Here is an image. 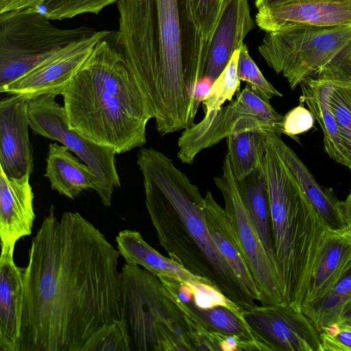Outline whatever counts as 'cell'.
<instances>
[{"label":"cell","instance_id":"d590c367","mask_svg":"<svg viewBox=\"0 0 351 351\" xmlns=\"http://www.w3.org/2000/svg\"><path fill=\"white\" fill-rule=\"evenodd\" d=\"M314 123L315 118L311 112L301 103L284 116L282 134L296 139L297 135L312 129Z\"/></svg>","mask_w":351,"mask_h":351},{"label":"cell","instance_id":"836d02e7","mask_svg":"<svg viewBox=\"0 0 351 351\" xmlns=\"http://www.w3.org/2000/svg\"><path fill=\"white\" fill-rule=\"evenodd\" d=\"M191 10L205 39L209 43L224 0H189Z\"/></svg>","mask_w":351,"mask_h":351},{"label":"cell","instance_id":"74e56055","mask_svg":"<svg viewBox=\"0 0 351 351\" xmlns=\"http://www.w3.org/2000/svg\"><path fill=\"white\" fill-rule=\"evenodd\" d=\"M40 1V0H14L5 8L3 12L1 13L10 10L33 8L38 4Z\"/></svg>","mask_w":351,"mask_h":351},{"label":"cell","instance_id":"6da1fadb","mask_svg":"<svg viewBox=\"0 0 351 351\" xmlns=\"http://www.w3.org/2000/svg\"><path fill=\"white\" fill-rule=\"evenodd\" d=\"M118 250L77 212L51 206L23 268L19 351H82L101 325L123 319Z\"/></svg>","mask_w":351,"mask_h":351},{"label":"cell","instance_id":"d6986e66","mask_svg":"<svg viewBox=\"0 0 351 351\" xmlns=\"http://www.w3.org/2000/svg\"><path fill=\"white\" fill-rule=\"evenodd\" d=\"M14 251L0 256V351H19L24 302L23 269Z\"/></svg>","mask_w":351,"mask_h":351},{"label":"cell","instance_id":"cb8c5ba5","mask_svg":"<svg viewBox=\"0 0 351 351\" xmlns=\"http://www.w3.org/2000/svg\"><path fill=\"white\" fill-rule=\"evenodd\" d=\"M301 103L305 102L324 134V148L329 157L351 170V160L343 142L331 108L326 80L308 79L300 84Z\"/></svg>","mask_w":351,"mask_h":351},{"label":"cell","instance_id":"f1b7e54d","mask_svg":"<svg viewBox=\"0 0 351 351\" xmlns=\"http://www.w3.org/2000/svg\"><path fill=\"white\" fill-rule=\"evenodd\" d=\"M239 49L235 51L228 64L215 80L209 94L202 101L204 114L219 110L226 101H231L236 92H239L241 80L238 75Z\"/></svg>","mask_w":351,"mask_h":351},{"label":"cell","instance_id":"30bf717a","mask_svg":"<svg viewBox=\"0 0 351 351\" xmlns=\"http://www.w3.org/2000/svg\"><path fill=\"white\" fill-rule=\"evenodd\" d=\"M56 95L32 99L28 105L29 125L35 134L56 141L66 146L88 166L99 181L97 192L102 204L109 207L116 189L121 187L112 149L90 141L69 127L64 107Z\"/></svg>","mask_w":351,"mask_h":351},{"label":"cell","instance_id":"277c9868","mask_svg":"<svg viewBox=\"0 0 351 351\" xmlns=\"http://www.w3.org/2000/svg\"><path fill=\"white\" fill-rule=\"evenodd\" d=\"M61 95L69 127L95 143L117 154L146 143L152 113L120 53L106 38Z\"/></svg>","mask_w":351,"mask_h":351},{"label":"cell","instance_id":"5bb4252c","mask_svg":"<svg viewBox=\"0 0 351 351\" xmlns=\"http://www.w3.org/2000/svg\"><path fill=\"white\" fill-rule=\"evenodd\" d=\"M256 23L265 32L300 27L351 25V0H271L258 9Z\"/></svg>","mask_w":351,"mask_h":351},{"label":"cell","instance_id":"d4e9b609","mask_svg":"<svg viewBox=\"0 0 351 351\" xmlns=\"http://www.w3.org/2000/svg\"><path fill=\"white\" fill-rule=\"evenodd\" d=\"M242 201L271 260L276 264L267 184L261 167L237 180ZM278 266V265H277Z\"/></svg>","mask_w":351,"mask_h":351},{"label":"cell","instance_id":"7a4b0ae2","mask_svg":"<svg viewBox=\"0 0 351 351\" xmlns=\"http://www.w3.org/2000/svg\"><path fill=\"white\" fill-rule=\"evenodd\" d=\"M115 48L136 81L160 135L194 124L193 93L209 43L189 0H118Z\"/></svg>","mask_w":351,"mask_h":351},{"label":"cell","instance_id":"4316f807","mask_svg":"<svg viewBox=\"0 0 351 351\" xmlns=\"http://www.w3.org/2000/svg\"><path fill=\"white\" fill-rule=\"evenodd\" d=\"M265 132L246 130L226 138L228 155L237 180L243 179L259 167L265 145Z\"/></svg>","mask_w":351,"mask_h":351},{"label":"cell","instance_id":"44dd1931","mask_svg":"<svg viewBox=\"0 0 351 351\" xmlns=\"http://www.w3.org/2000/svg\"><path fill=\"white\" fill-rule=\"evenodd\" d=\"M204 197L206 221L218 250L243 287L252 298L259 302V292L224 208L216 202L210 191H207Z\"/></svg>","mask_w":351,"mask_h":351},{"label":"cell","instance_id":"b9f144b4","mask_svg":"<svg viewBox=\"0 0 351 351\" xmlns=\"http://www.w3.org/2000/svg\"><path fill=\"white\" fill-rule=\"evenodd\" d=\"M14 0H0V13Z\"/></svg>","mask_w":351,"mask_h":351},{"label":"cell","instance_id":"83f0119b","mask_svg":"<svg viewBox=\"0 0 351 351\" xmlns=\"http://www.w3.org/2000/svg\"><path fill=\"white\" fill-rule=\"evenodd\" d=\"M351 298V270L342 277L319 300L301 307L318 332L339 321L343 308Z\"/></svg>","mask_w":351,"mask_h":351},{"label":"cell","instance_id":"d6a6232c","mask_svg":"<svg viewBox=\"0 0 351 351\" xmlns=\"http://www.w3.org/2000/svg\"><path fill=\"white\" fill-rule=\"evenodd\" d=\"M237 71L239 80L246 82L252 90L263 99L269 102L273 97H282V94L264 77L252 59L247 46L244 43L239 49Z\"/></svg>","mask_w":351,"mask_h":351},{"label":"cell","instance_id":"8fae6325","mask_svg":"<svg viewBox=\"0 0 351 351\" xmlns=\"http://www.w3.org/2000/svg\"><path fill=\"white\" fill-rule=\"evenodd\" d=\"M215 186L224 200V210L247 261L261 305L285 302L283 282L276 264L269 256L241 197L228 154L222 174L215 177Z\"/></svg>","mask_w":351,"mask_h":351},{"label":"cell","instance_id":"ffe728a7","mask_svg":"<svg viewBox=\"0 0 351 351\" xmlns=\"http://www.w3.org/2000/svg\"><path fill=\"white\" fill-rule=\"evenodd\" d=\"M265 138L287 165L325 226L334 230L348 226L341 210V201L332 191L318 184L294 151L282 140L280 135L267 131L265 132Z\"/></svg>","mask_w":351,"mask_h":351},{"label":"cell","instance_id":"ac0fdd59","mask_svg":"<svg viewBox=\"0 0 351 351\" xmlns=\"http://www.w3.org/2000/svg\"><path fill=\"white\" fill-rule=\"evenodd\" d=\"M351 270V229L326 228L301 307L319 300Z\"/></svg>","mask_w":351,"mask_h":351},{"label":"cell","instance_id":"2e32d148","mask_svg":"<svg viewBox=\"0 0 351 351\" xmlns=\"http://www.w3.org/2000/svg\"><path fill=\"white\" fill-rule=\"evenodd\" d=\"M29 177V174L10 177L0 168L1 252L14 251L20 239L32 234L36 216Z\"/></svg>","mask_w":351,"mask_h":351},{"label":"cell","instance_id":"e0dca14e","mask_svg":"<svg viewBox=\"0 0 351 351\" xmlns=\"http://www.w3.org/2000/svg\"><path fill=\"white\" fill-rule=\"evenodd\" d=\"M254 27L247 0H224L209 41L204 75L215 80Z\"/></svg>","mask_w":351,"mask_h":351},{"label":"cell","instance_id":"e575fe53","mask_svg":"<svg viewBox=\"0 0 351 351\" xmlns=\"http://www.w3.org/2000/svg\"><path fill=\"white\" fill-rule=\"evenodd\" d=\"M320 351H351V324L339 319L319 331Z\"/></svg>","mask_w":351,"mask_h":351},{"label":"cell","instance_id":"60d3db41","mask_svg":"<svg viewBox=\"0 0 351 351\" xmlns=\"http://www.w3.org/2000/svg\"><path fill=\"white\" fill-rule=\"evenodd\" d=\"M271 0H254V4L257 9L264 6L267 4Z\"/></svg>","mask_w":351,"mask_h":351},{"label":"cell","instance_id":"7402d4cb","mask_svg":"<svg viewBox=\"0 0 351 351\" xmlns=\"http://www.w3.org/2000/svg\"><path fill=\"white\" fill-rule=\"evenodd\" d=\"M46 162L45 176L59 194L74 199L84 190L98 191L99 181L95 173L66 146L49 144Z\"/></svg>","mask_w":351,"mask_h":351},{"label":"cell","instance_id":"9a60e30c","mask_svg":"<svg viewBox=\"0 0 351 351\" xmlns=\"http://www.w3.org/2000/svg\"><path fill=\"white\" fill-rule=\"evenodd\" d=\"M0 101V168L12 178L31 175L34 169L29 141V99L17 95Z\"/></svg>","mask_w":351,"mask_h":351},{"label":"cell","instance_id":"f35d334b","mask_svg":"<svg viewBox=\"0 0 351 351\" xmlns=\"http://www.w3.org/2000/svg\"><path fill=\"white\" fill-rule=\"evenodd\" d=\"M341 210L346 225L351 229V191L347 198L341 201Z\"/></svg>","mask_w":351,"mask_h":351},{"label":"cell","instance_id":"ab89813d","mask_svg":"<svg viewBox=\"0 0 351 351\" xmlns=\"http://www.w3.org/2000/svg\"><path fill=\"white\" fill-rule=\"evenodd\" d=\"M340 319L351 324V298L344 306L341 314Z\"/></svg>","mask_w":351,"mask_h":351},{"label":"cell","instance_id":"484cf974","mask_svg":"<svg viewBox=\"0 0 351 351\" xmlns=\"http://www.w3.org/2000/svg\"><path fill=\"white\" fill-rule=\"evenodd\" d=\"M183 303L208 330L238 338L242 344V350L268 351L243 318L242 311L240 313H234L224 306L201 309L190 302Z\"/></svg>","mask_w":351,"mask_h":351},{"label":"cell","instance_id":"8d00e7d4","mask_svg":"<svg viewBox=\"0 0 351 351\" xmlns=\"http://www.w3.org/2000/svg\"><path fill=\"white\" fill-rule=\"evenodd\" d=\"M215 80L204 75L197 83L193 93V101L197 111L201 103L207 97Z\"/></svg>","mask_w":351,"mask_h":351},{"label":"cell","instance_id":"8992f818","mask_svg":"<svg viewBox=\"0 0 351 351\" xmlns=\"http://www.w3.org/2000/svg\"><path fill=\"white\" fill-rule=\"evenodd\" d=\"M121 271L132 350L195 351L192 323L160 280L134 263Z\"/></svg>","mask_w":351,"mask_h":351},{"label":"cell","instance_id":"4dcf8cb0","mask_svg":"<svg viewBox=\"0 0 351 351\" xmlns=\"http://www.w3.org/2000/svg\"><path fill=\"white\" fill-rule=\"evenodd\" d=\"M118 0H40L32 8L50 20H63L84 13L98 14Z\"/></svg>","mask_w":351,"mask_h":351},{"label":"cell","instance_id":"9c48e42d","mask_svg":"<svg viewBox=\"0 0 351 351\" xmlns=\"http://www.w3.org/2000/svg\"><path fill=\"white\" fill-rule=\"evenodd\" d=\"M283 119L284 116L269 101L246 84L234 99L217 111L204 114L199 123L182 132L178 141L177 156L182 163L191 165L204 149L246 130L269 131L281 135Z\"/></svg>","mask_w":351,"mask_h":351},{"label":"cell","instance_id":"1f68e13d","mask_svg":"<svg viewBox=\"0 0 351 351\" xmlns=\"http://www.w3.org/2000/svg\"><path fill=\"white\" fill-rule=\"evenodd\" d=\"M329 101L351 160V84L327 81Z\"/></svg>","mask_w":351,"mask_h":351},{"label":"cell","instance_id":"5b68a950","mask_svg":"<svg viewBox=\"0 0 351 351\" xmlns=\"http://www.w3.org/2000/svg\"><path fill=\"white\" fill-rule=\"evenodd\" d=\"M261 167L267 184L274 246L285 302L301 306L326 226L265 138Z\"/></svg>","mask_w":351,"mask_h":351},{"label":"cell","instance_id":"ba28073f","mask_svg":"<svg viewBox=\"0 0 351 351\" xmlns=\"http://www.w3.org/2000/svg\"><path fill=\"white\" fill-rule=\"evenodd\" d=\"M32 8L0 13V90L97 31L60 29Z\"/></svg>","mask_w":351,"mask_h":351},{"label":"cell","instance_id":"603a6c76","mask_svg":"<svg viewBox=\"0 0 351 351\" xmlns=\"http://www.w3.org/2000/svg\"><path fill=\"white\" fill-rule=\"evenodd\" d=\"M117 250L127 263L136 264L158 278H169L186 282H208L160 254L136 230H124L116 237Z\"/></svg>","mask_w":351,"mask_h":351},{"label":"cell","instance_id":"7c38bea8","mask_svg":"<svg viewBox=\"0 0 351 351\" xmlns=\"http://www.w3.org/2000/svg\"><path fill=\"white\" fill-rule=\"evenodd\" d=\"M242 316L269 351H320L319 332L301 306L257 305L243 310Z\"/></svg>","mask_w":351,"mask_h":351},{"label":"cell","instance_id":"4fadbf2b","mask_svg":"<svg viewBox=\"0 0 351 351\" xmlns=\"http://www.w3.org/2000/svg\"><path fill=\"white\" fill-rule=\"evenodd\" d=\"M110 34L97 31L89 38L72 44L64 51L0 90L1 93L29 99L61 95L96 44Z\"/></svg>","mask_w":351,"mask_h":351},{"label":"cell","instance_id":"f546056e","mask_svg":"<svg viewBox=\"0 0 351 351\" xmlns=\"http://www.w3.org/2000/svg\"><path fill=\"white\" fill-rule=\"evenodd\" d=\"M82 351H132L125 320L114 319L99 326L86 340Z\"/></svg>","mask_w":351,"mask_h":351},{"label":"cell","instance_id":"52a82bcc","mask_svg":"<svg viewBox=\"0 0 351 351\" xmlns=\"http://www.w3.org/2000/svg\"><path fill=\"white\" fill-rule=\"evenodd\" d=\"M258 49L292 90L308 79L351 84V25L266 32Z\"/></svg>","mask_w":351,"mask_h":351},{"label":"cell","instance_id":"3957f363","mask_svg":"<svg viewBox=\"0 0 351 351\" xmlns=\"http://www.w3.org/2000/svg\"><path fill=\"white\" fill-rule=\"evenodd\" d=\"M145 205L160 245L170 258L205 280L243 310L257 306L220 254L198 186L173 160L154 148L140 149Z\"/></svg>","mask_w":351,"mask_h":351}]
</instances>
